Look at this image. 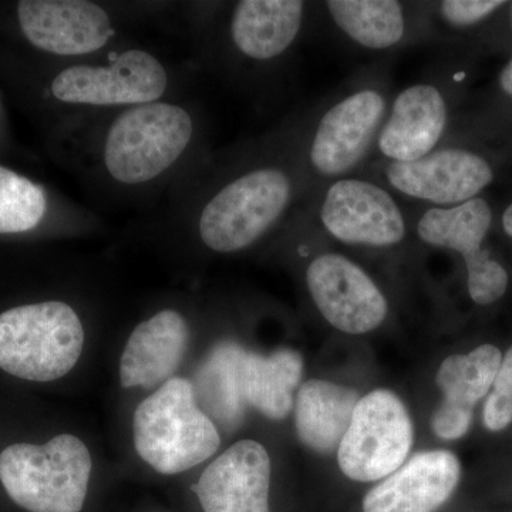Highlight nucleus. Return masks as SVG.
<instances>
[{
    "label": "nucleus",
    "instance_id": "nucleus-3",
    "mask_svg": "<svg viewBox=\"0 0 512 512\" xmlns=\"http://www.w3.org/2000/svg\"><path fill=\"white\" fill-rule=\"evenodd\" d=\"M84 329L72 306L42 302L0 313V369L29 382L66 376L82 355Z\"/></svg>",
    "mask_w": 512,
    "mask_h": 512
},
{
    "label": "nucleus",
    "instance_id": "nucleus-15",
    "mask_svg": "<svg viewBox=\"0 0 512 512\" xmlns=\"http://www.w3.org/2000/svg\"><path fill=\"white\" fill-rule=\"evenodd\" d=\"M460 461L446 450L416 454L367 493L363 512H434L460 481Z\"/></svg>",
    "mask_w": 512,
    "mask_h": 512
},
{
    "label": "nucleus",
    "instance_id": "nucleus-22",
    "mask_svg": "<svg viewBox=\"0 0 512 512\" xmlns=\"http://www.w3.org/2000/svg\"><path fill=\"white\" fill-rule=\"evenodd\" d=\"M326 9L340 32L363 49H393L406 36V15L396 0H330Z\"/></svg>",
    "mask_w": 512,
    "mask_h": 512
},
{
    "label": "nucleus",
    "instance_id": "nucleus-7",
    "mask_svg": "<svg viewBox=\"0 0 512 512\" xmlns=\"http://www.w3.org/2000/svg\"><path fill=\"white\" fill-rule=\"evenodd\" d=\"M493 212L483 198L454 207H433L417 222V237L430 247L450 249L464 258L467 286L471 299L478 305H490L503 298L508 288L504 266L483 249L490 231Z\"/></svg>",
    "mask_w": 512,
    "mask_h": 512
},
{
    "label": "nucleus",
    "instance_id": "nucleus-14",
    "mask_svg": "<svg viewBox=\"0 0 512 512\" xmlns=\"http://www.w3.org/2000/svg\"><path fill=\"white\" fill-rule=\"evenodd\" d=\"M271 458L262 444L242 440L205 468L192 485L204 512L269 511Z\"/></svg>",
    "mask_w": 512,
    "mask_h": 512
},
{
    "label": "nucleus",
    "instance_id": "nucleus-24",
    "mask_svg": "<svg viewBox=\"0 0 512 512\" xmlns=\"http://www.w3.org/2000/svg\"><path fill=\"white\" fill-rule=\"evenodd\" d=\"M45 191L0 165V234L30 231L45 217Z\"/></svg>",
    "mask_w": 512,
    "mask_h": 512
},
{
    "label": "nucleus",
    "instance_id": "nucleus-16",
    "mask_svg": "<svg viewBox=\"0 0 512 512\" xmlns=\"http://www.w3.org/2000/svg\"><path fill=\"white\" fill-rule=\"evenodd\" d=\"M448 120L447 101L434 84L419 83L397 94L377 136L389 163H410L436 150Z\"/></svg>",
    "mask_w": 512,
    "mask_h": 512
},
{
    "label": "nucleus",
    "instance_id": "nucleus-20",
    "mask_svg": "<svg viewBox=\"0 0 512 512\" xmlns=\"http://www.w3.org/2000/svg\"><path fill=\"white\" fill-rule=\"evenodd\" d=\"M303 359L292 349L271 355L244 350L241 359L242 393L248 406L271 420H284L293 407V392L301 382Z\"/></svg>",
    "mask_w": 512,
    "mask_h": 512
},
{
    "label": "nucleus",
    "instance_id": "nucleus-6",
    "mask_svg": "<svg viewBox=\"0 0 512 512\" xmlns=\"http://www.w3.org/2000/svg\"><path fill=\"white\" fill-rule=\"evenodd\" d=\"M413 446V424L402 400L389 390L359 399L340 441V470L360 483L382 480L403 466Z\"/></svg>",
    "mask_w": 512,
    "mask_h": 512
},
{
    "label": "nucleus",
    "instance_id": "nucleus-10",
    "mask_svg": "<svg viewBox=\"0 0 512 512\" xmlns=\"http://www.w3.org/2000/svg\"><path fill=\"white\" fill-rule=\"evenodd\" d=\"M163 64L143 50L121 53L107 67L74 66L53 80L52 93L64 103L119 106L150 104L167 89Z\"/></svg>",
    "mask_w": 512,
    "mask_h": 512
},
{
    "label": "nucleus",
    "instance_id": "nucleus-30",
    "mask_svg": "<svg viewBox=\"0 0 512 512\" xmlns=\"http://www.w3.org/2000/svg\"><path fill=\"white\" fill-rule=\"evenodd\" d=\"M511 22H512V5H511Z\"/></svg>",
    "mask_w": 512,
    "mask_h": 512
},
{
    "label": "nucleus",
    "instance_id": "nucleus-26",
    "mask_svg": "<svg viewBox=\"0 0 512 512\" xmlns=\"http://www.w3.org/2000/svg\"><path fill=\"white\" fill-rule=\"evenodd\" d=\"M504 2L493 0H446L441 2L439 12L441 19L454 28H468L493 15Z\"/></svg>",
    "mask_w": 512,
    "mask_h": 512
},
{
    "label": "nucleus",
    "instance_id": "nucleus-8",
    "mask_svg": "<svg viewBox=\"0 0 512 512\" xmlns=\"http://www.w3.org/2000/svg\"><path fill=\"white\" fill-rule=\"evenodd\" d=\"M319 220L330 237L357 247H394L407 234L402 208L392 194L360 178L343 177L329 185Z\"/></svg>",
    "mask_w": 512,
    "mask_h": 512
},
{
    "label": "nucleus",
    "instance_id": "nucleus-25",
    "mask_svg": "<svg viewBox=\"0 0 512 512\" xmlns=\"http://www.w3.org/2000/svg\"><path fill=\"white\" fill-rule=\"evenodd\" d=\"M484 424L488 430L501 431L512 423V348L501 360L500 369L484 406Z\"/></svg>",
    "mask_w": 512,
    "mask_h": 512
},
{
    "label": "nucleus",
    "instance_id": "nucleus-19",
    "mask_svg": "<svg viewBox=\"0 0 512 512\" xmlns=\"http://www.w3.org/2000/svg\"><path fill=\"white\" fill-rule=\"evenodd\" d=\"M357 402L359 396L349 387L325 380L303 383L295 403L299 439L316 453H332L349 429Z\"/></svg>",
    "mask_w": 512,
    "mask_h": 512
},
{
    "label": "nucleus",
    "instance_id": "nucleus-4",
    "mask_svg": "<svg viewBox=\"0 0 512 512\" xmlns=\"http://www.w3.org/2000/svg\"><path fill=\"white\" fill-rule=\"evenodd\" d=\"M191 137L192 120L181 107L141 104L114 121L104 147V163L120 183H147L181 157Z\"/></svg>",
    "mask_w": 512,
    "mask_h": 512
},
{
    "label": "nucleus",
    "instance_id": "nucleus-23",
    "mask_svg": "<svg viewBox=\"0 0 512 512\" xmlns=\"http://www.w3.org/2000/svg\"><path fill=\"white\" fill-rule=\"evenodd\" d=\"M501 360L500 349L493 345L480 346L468 355L447 357L436 377L443 404L473 413L474 406L493 387Z\"/></svg>",
    "mask_w": 512,
    "mask_h": 512
},
{
    "label": "nucleus",
    "instance_id": "nucleus-12",
    "mask_svg": "<svg viewBox=\"0 0 512 512\" xmlns=\"http://www.w3.org/2000/svg\"><path fill=\"white\" fill-rule=\"evenodd\" d=\"M387 183L404 197L454 207L477 198L493 181L491 165L461 148L434 150L410 163H387Z\"/></svg>",
    "mask_w": 512,
    "mask_h": 512
},
{
    "label": "nucleus",
    "instance_id": "nucleus-9",
    "mask_svg": "<svg viewBox=\"0 0 512 512\" xmlns=\"http://www.w3.org/2000/svg\"><path fill=\"white\" fill-rule=\"evenodd\" d=\"M386 114V97L373 87H363L333 104L313 134L309 148L313 170L332 180L355 170L377 140Z\"/></svg>",
    "mask_w": 512,
    "mask_h": 512
},
{
    "label": "nucleus",
    "instance_id": "nucleus-18",
    "mask_svg": "<svg viewBox=\"0 0 512 512\" xmlns=\"http://www.w3.org/2000/svg\"><path fill=\"white\" fill-rule=\"evenodd\" d=\"M303 13L305 3L298 0H242L232 13V40L251 59H275L295 42Z\"/></svg>",
    "mask_w": 512,
    "mask_h": 512
},
{
    "label": "nucleus",
    "instance_id": "nucleus-28",
    "mask_svg": "<svg viewBox=\"0 0 512 512\" xmlns=\"http://www.w3.org/2000/svg\"><path fill=\"white\" fill-rule=\"evenodd\" d=\"M500 86L508 96L512 97V59L500 74Z\"/></svg>",
    "mask_w": 512,
    "mask_h": 512
},
{
    "label": "nucleus",
    "instance_id": "nucleus-2",
    "mask_svg": "<svg viewBox=\"0 0 512 512\" xmlns=\"http://www.w3.org/2000/svg\"><path fill=\"white\" fill-rule=\"evenodd\" d=\"M82 440L62 434L43 446L18 443L0 453V483L29 512H80L92 476Z\"/></svg>",
    "mask_w": 512,
    "mask_h": 512
},
{
    "label": "nucleus",
    "instance_id": "nucleus-27",
    "mask_svg": "<svg viewBox=\"0 0 512 512\" xmlns=\"http://www.w3.org/2000/svg\"><path fill=\"white\" fill-rule=\"evenodd\" d=\"M471 421H473V413L441 404L434 414L431 426L440 439L457 440L470 429Z\"/></svg>",
    "mask_w": 512,
    "mask_h": 512
},
{
    "label": "nucleus",
    "instance_id": "nucleus-21",
    "mask_svg": "<svg viewBox=\"0 0 512 512\" xmlns=\"http://www.w3.org/2000/svg\"><path fill=\"white\" fill-rule=\"evenodd\" d=\"M244 348L222 342L208 353L195 375V400L215 426L235 429L244 419L247 402L242 393L241 359Z\"/></svg>",
    "mask_w": 512,
    "mask_h": 512
},
{
    "label": "nucleus",
    "instance_id": "nucleus-29",
    "mask_svg": "<svg viewBox=\"0 0 512 512\" xmlns=\"http://www.w3.org/2000/svg\"><path fill=\"white\" fill-rule=\"evenodd\" d=\"M503 228L505 234L510 235V237H512V204L508 205L507 210L504 211Z\"/></svg>",
    "mask_w": 512,
    "mask_h": 512
},
{
    "label": "nucleus",
    "instance_id": "nucleus-11",
    "mask_svg": "<svg viewBox=\"0 0 512 512\" xmlns=\"http://www.w3.org/2000/svg\"><path fill=\"white\" fill-rule=\"evenodd\" d=\"M306 284L323 318L350 335L379 328L389 312L379 286L345 255L316 256L306 269Z\"/></svg>",
    "mask_w": 512,
    "mask_h": 512
},
{
    "label": "nucleus",
    "instance_id": "nucleus-13",
    "mask_svg": "<svg viewBox=\"0 0 512 512\" xmlns=\"http://www.w3.org/2000/svg\"><path fill=\"white\" fill-rule=\"evenodd\" d=\"M18 15L29 42L55 55L96 52L113 35L109 15L84 0H23Z\"/></svg>",
    "mask_w": 512,
    "mask_h": 512
},
{
    "label": "nucleus",
    "instance_id": "nucleus-17",
    "mask_svg": "<svg viewBox=\"0 0 512 512\" xmlns=\"http://www.w3.org/2000/svg\"><path fill=\"white\" fill-rule=\"evenodd\" d=\"M190 330L180 313L158 312L131 333L120 360L124 389H153L170 380L183 362Z\"/></svg>",
    "mask_w": 512,
    "mask_h": 512
},
{
    "label": "nucleus",
    "instance_id": "nucleus-1",
    "mask_svg": "<svg viewBox=\"0 0 512 512\" xmlns=\"http://www.w3.org/2000/svg\"><path fill=\"white\" fill-rule=\"evenodd\" d=\"M138 456L164 476L184 473L214 456L218 427L197 404L194 387L171 377L138 404L133 420Z\"/></svg>",
    "mask_w": 512,
    "mask_h": 512
},
{
    "label": "nucleus",
    "instance_id": "nucleus-5",
    "mask_svg": "<svg viewBox=\"0 0 512 512\" xmlns=\"http://www.w3.org/2000/svg\"><path fill=\"white\" fill-rule=\"evenodd\" d=\"M291 197V180L279 168H258L242 175L205 205L201 239L221 254L251 247L284 215Z\"/></svg>",
    "mask_w": 512,
    "mask_h": 512
}]
</instances>
